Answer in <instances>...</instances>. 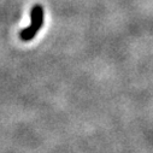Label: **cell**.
I'll return each mask as SVG.
<instances>
[{"instance_id":"1","label":"cell","mask_w":153,"mask_h":153,"mask_svg":"<svg viewBox=\"0 0 153 153\" xmlns=\"http://www.w3.org/2000/svg\"><path fill=\"white\" fill-rule=\"evenodd\" d=\"M30 18H31V22H30V25L25 29H23L21 33H19V37L22 41H30L33 40L35 35L37 34L44 24V9L41 5H35L33 9H31V12H30Z\"/></svg>"}]
</instances>
